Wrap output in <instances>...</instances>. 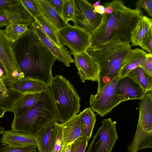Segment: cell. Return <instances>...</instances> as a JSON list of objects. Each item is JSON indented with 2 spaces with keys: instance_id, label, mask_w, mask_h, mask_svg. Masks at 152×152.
I'll return each instance as SVG.
<instances>
[{
  "instance_id": "5bb4252c",
  "label": "cell",
  "mask_w": 152,
  "mask_h": 152,
  "mask_svg": "<svg viewBox=\"0 0 152 152\" xmlns=\"http://www.w3.org/2000/svg\"><path fill=\"white\" fill-rule=\"evenodd\" d=\"M34 18L21 5L11 10H0V28L15 23H24L30 25Z\"/></svg>"
},
{
  "instance_id": "7c38bea8",
  "label": "cell",
  "mask_w": 152,
  "mask_h": 152,
  "mask_svg": "<svg viewBox=\"0 0 152 152\" xmlns=\"http://www.w3.org/2000/svg\"><path fill=\"white\" fill-rule=\"evenodd\" d=\"M59 124L57 121H52L37 133L35 137L38 152H53Z\"/></svg>"
},
{
  "instance_id": "f6af8a7d",
  "label": "cell",
  "mask_w": 152,
  "mask_h": 152,
  "mask_svg": "<svg viewBox=\"0 0 152 152\" xmlns=\"http://www.w3.org/2000/svg\"><path fill=\"white\" fill-rule=\"evenodd\" d=\"M100 0L96 1L94 4H93V6L94 7H95L100 5Z\"/></svg>"
},
{
  "instance_id": "ffe728a7",
  "label": "cell",
  "mask_w": 152,
  "mask_h": 152,
  "mask_svg": "<svg viewBox=\"0 0 152 152\" xmlns=\"http://www.w3.org/2000/svg\"><path fill=\"white\" fill-rule=\"evenodd\" d=\"M152 33V20L143 16L139 20L132 31L131 41L133 46H140L144 39Z\"/></svg>"
},
{
  "instance_id": "2e32d148",
  "label": "cell",
  "mask_w": 152,
  "mask_h": 152,
  "mask_svg": "<svg viewBox=\"0 0 152 152\" xmlns=\"http://www.w3.org/2000/svg\"><path fill=\"white\" fill-rule=\"evenodd\" d=\"M0 138L7 145L12 146H36V137L27 134L12 131H4Z\"/></svg>"
},
{
  "instance_id": "7402d4cb",
  "label": "cell",
  "mask_w": 152,
  "mask_h": 152,
  "mask_svg": "<svg viewBox=\"0 0 152 152\" xmlns=\"http://www.w3.org/2000/svg\"><path fill=\"white\" fill-rule=\"evenodd\" d=\"M140 100L138 123L152 125V90L146 91Z\"/></svg>"
},
{
  "instance_id": "52a82bcc",
  "label": "cell",
  "mask_w": 152,
  "mask_h": 152,
  "mask_svg": "<svg viewBox=\"0 0 152 152\" xmlns=\"http://www.w3.org/2000/svg\"><path fill=\"white\" fill-rule=\"evenodd\" d=\"M58 40L73 55L86 51L91 45V34L87 30L67 24L58 32Z\"/></svg>"
},
{
  "instance_id": "b9f144b4",
  "label": "cell",
  "mask_w": 152,
  "mask_h": 152,
  "mask_svg": "<svg viewBox=\"0 0 152 152\" xmlns=\"http://www.w3.org/2000/svg\"><path fill=\"white\" fill-rule=\"evenodd\" d=\"M4 131V129L2 127L0 124V134H2ZM6 144L1 141L0 138V150L3 148L7 146Z\"/></svg>"
},
{
  "instance_id": "f1b7e54d",
  "label": "cell",
  "mask_w": 152,
  "mask_h": 152,
  "mask_svg": "<svg viewBox=\"0 0 152 152\" xmlns=\"http://www.w3.org/2000/svg\"><path fill=\"white\" fill-rule=\"evenodd\" d=\"M76 7L75 0H64L62 17L66 24L69 21H73Z\"/></svg>"
},
{
  "instance_id": "83f0119b",
  "label": "cell",
  "mask_w": 152,
  "mask_h": 152,
  "mask_svg": "<svg viewBox=\"0 0 152 152\" xmlns=\"http://www.w3.org/2000/svg\"><path fill=\"white\" fill-rule=\"evenodd\" d=\"M22 95L8 87L6 92L0 91V107L11 112L14 104Z\"/></svg>"
},
{
  "instance_id": "277c9868",
  "label": "cell",
  "mask_w": 152,
  "mask_h": 152,
  "mask_svg": "<svg viewBox=\"0 0 152 152\" xmlns=\"http://www.w3.org/2000/svg\"><path fill=\"white\" fill-rule=\"evenodd\" d=\"M56 117L55 106L48 87L40 99L25 114L14 118L11 125V130L35 137L44 127L51 122L56 121Z\"/></svg>"
},
{
  "instance_id": "d6a6232c",
  "label": "cell",
  "mask_w": 152,
  "mask_h": 152,
  "mask_svg": "<svg viewBox=\"0 0 152 152\" xmlns=\"http://www.w3.org/2000/svg\"><path fill=\"white\" fill-rule=\"evenodd\" d=\"M21 6L20 0H0V10H11Z\"/></svg>"
},
{
  "instance_id": "30bf717a",
  "label": "cell",
  "mask_w": 152,
  "mask_h": 152,
  "mask_svg": "<svg viewBox=\"0 0 152 152\" xmlns=\"http://www.w3.org/2000/svg\"><path fill=\"white\" fill-rule=\"evenodd\" d=\"M77 74L83 83L86 80L97 81L99 67L97 63L86 52L73 55Z\"/></svg>"
},
{
  "instance_id": "8fae6325",
  "label": "cell",
  "mask_w": 152,
  "mask_h": 152,
  "mask_svg": "<svg viewBox=\"0 0 152 152\" xmlns=\"http://www.w3.org/2000/svg\"><path fill=\"white\" fill-rule=\"evenodd\" d=\"M30 26L44 45L52 54L58 60L68 67L74 62L69 52L64 46L60 47L48 37L43 32L36 21Z\"/></svg>"
},
{
  "instance_id": "ab89813d",
  "label": "cell",
  "mask_w": 152,
  "mask_h": 152,
  "mask_svg": "<svg viewBox=\"0 0 152 152\" xmlns=\"http://www.w3.org/2000/svg\"><path fill=\"white\" fill-rule=\"evenodd\" d=\"M7 75L6 70L0 61V79L7 80Z\"/></svg>"
},
{
  "instance_id": "f546056e",
  "label": "cell",
  "mask_w": 152,
  "mask_h": 152,
  "mask_svg": "<svg viewBox=\"0 0 152 152\" xmlns=\"http://www.w3.org/2000/svg\"><path fill=\"white\" fill-rule=\"evenodd\" d=\"M21 5L34 18L41 14L36 0H20Z\"/></svg>"
},
{
  "instance_id": "7a4b0ae2",
  "label": "cell",
  "mask_w": 152,
  "mask_h": 152,
  "mask_svg": "<svg viewBox=\"0 0 152 152\" xmlns=\"http://www.w3.org/2000/svg\"><path fill=\"white\" fill-rule=\"evenodd\" d=\"M103 5L105 13L101 16L98 27L91 34V45L102 44L115 36L130 43L132 31L143 16L142 10L132 9L120 0L106 2Z\"/></svg>"
},
{
  "instance_id": "ba28073f",
  "label": "cell",
  "mask_w": 152,
  "mask_h": 152,
  "mask_svg": "<svg viewBox=\"0 0 152 152\" xmlns=\"http://www.w3.org/2000/svg\"><path fill=\"white\" fill-rule=\"evenodd\" d=\"M101 123L87 152H111L118 139L115 124L111 118L104 119Z\"/></svg>"
},
{
  "instance_id": "ac0fdd59",
  "label": "cell",
  "mask_w": 152,
  "mask_h": 152,
  "mask_svg": "<svg viewBox=\"0 0 152 152\" xmlns=\"http://www.w3.org/2000/svg\"><path fill=\"white\" fill-rule=\"evenodd\" d=\"M75 1L85 20L88 31L91 34L100 24L101 16L94 12V7L87 0H76Z\"/></svg>"
},
{
  "instance_id": "e575fe53",
  "label": "cell",
  "mask_w": 152,
  "mask_h": 152,
  "mask_svg": "<svg viewBox=\"0 0 152 152\" xmlns=\"http://www.w3.org/2000/svg\"><path fill=\"white\" fill-rule=\"evenodd\" d=\"M62 124H59L56 143L52 152H61L63 148L62 143Z\"/></svg>"
},
{
  "instance_id": "1f68e13d",
  "label": "cell",
  "mask_w": 152,
  "mask_h": 152,
  "mask_svg": "<svg viewBox=\"0 0 152 152\" xmlns=\"http://www.w3.org/2000/svg\"><path fill=\"white\" fill-rule=\"evenodd\" d=\"M36 146H12L7 145L0 150V152H37Z\"/></svg>"
},
{
  "instance_id": "4fadbf2b",
  "label": "cell",
  "mask_w": 152,
  "mask_h": 152,
  "mask_svg": "<svg viewBox=\"0 0 152 152\" xmlns=\"http://www.w3.org/2000/svg\"><path fill=\"white\" fill-rule=\"evenodd\" d=\"M115 92L122 96L125 101L132 99H141L145 92L133 80L125 76L118 80L115 88Z\"/></svg>"
},
{
  "instance_id": "cb8c5ba5",
  "label": "cell",
  "mask_w": 152,
  "mask_h": 152,
  "mask_svg": "<svg viewBox=\"0 0 152 152\" xmlns=\"http://www.w3.org/2000/svg\"><path fill=\"white\" fill-rule=\"evenodd\" d=\"M79 114L83 135L89 140L91 137L96 121L95 115L90 107L85 108Z\"/></svg>"
},
{
  "instance_id": "9c48e42d",
  "label": "cell",
  "mask_w": 152,
  "mask_h": 152,
  "mask_svg": "<svg viewBox=\"0 0 152 152\" xmlns=\"http://www.w3.org/2000/svg\"><path fill=\"white\" fill-rule=\"evenodd\" d=\"M0 61L7 72V82L14 83L24 78L14 53L12 43L6 37L4 30L0 29Z\"/></svg>"
},
{
  "instance_id": "74e56055",
  "label": "cell",
  "mask_w": 152,
  "mask_h": 152,
  "mask_svg": "<svg viewBox=\"0 0 152 152\" xmlns=\"http://www.w3.org/2000/svg\"><path fill=\"white\" fill-rule=\"evenodd\" d=\"M140 46L143 49L147 51L149 53L152 54V33L144 39Z\"/></svg>"
},
{
  "instance_id": "d590c367",
  "label": "cell",
  "mask_w": 152,
  "mask_h": 152,
  "mask_svg": "<svg viewBox=\"0 0 152 152\" xmlns=\"http://www.w3.org/2000/svg\"><path fill=\"white\" fill-rule=\"evenodd\" d=\"M139 66L148 74L152 75V54L147 53L146 58Z\"/></svg>"
},
{
  "instance_id": "8992f818",
  "label": "cell",
  "mask_w": 152,
  "mask_h": 152,
  "mask_svg": "<svg viewBox=\"0 0 152 152\" xmlns=\"http://www.w3.org/2000/svg\"><path fill=\"white\" fill-rule=\"evenodd\" d=\"M119 75L105 85L95 95L90 97V108L103 116L110 113L112 110L123 102L125 101L121 95L117 94L115 88L120 78Z\"/></svg>"
},
{
  "instance_id": "484cf974",
  "label": "cell",
  "mask_w": 152,
  "mask_h": 152,
  "mask_svg": "<svg viewBox=\"0 0 152 152\" xmlns=\"http://www.w3.org/2000/svg\"><path fill=\"white\" fill-rule=\"evenodd\" d=\"M29 27L28 25L24 23H11L6 26L4 30V34L12 44L28 31Z\"/></svg>"
},
{
  "instance_id": "d6986e66",
  "label": "cell",
  "mask_w": 152,
  "mask_h": 152,
  "mask_svg": "<svg viewBox=\"0 0 152 152\" xmlns=\"http://www.w3.org/2000/svg\"><path fill=\"white\" fill-rule=\"evenodd\" d=\"M45 90L37 93L22 94L12 110L14 118H19L25 114L40 99Z\"/></svg>"
},
{
  "instance_id": "e0dca14e",
  "label": "cell",
  "mask_w": 152,
  "mask_h": 152,
  "mask_svg": "<svg viewBox=\"0 0 152 152\" xmlns=\"http://www.w3.org/2000/svg\"><path fill=\"white\" fill-rule=\"evenodd\" d=\"M6 81L9 88L21 94L42 92L48 88L42 83L28 78L24 77L14 83Z\"/></svg>"
},
{
  "instance_id": "4316f807",
  "label": "cell",
  "mask_w": 152,
  "mask_h": 152,
  "mask_svg": "<svg viewBox=\"0 0 152 152\" xmlns=\"http://www.w3.org/2000/svg\"><path fill=\"white\" fill-rule=\"evenodd\" d=\"M37 23L44 33L58 46L63 45L59 42L58 36V30L50 23L47 21L42 15L34 20Z\"/></svg>"
},
{
  "instance_id": "4dcf8cb0",
  "label": "cell",
  "mask_w": 152,
  "mask_h": 152,
  "mask_svg": "<svg viewBox=\"0 0 152 152\" xmlns=\"http://www.w3.org/2000/svg\"><path fill=\"white\" fill-rule=\"evenodd\" d=\"M88 141L84 136L79 137L71 144V152H85Z\"/></svg>"
},
{
  "instance_id": "60d3db41",
  "label": "cell",
  "mask_w": 152,
  "mask_h": 152,
  "mask_svg": "<svg viewBox=\"0 0 152 152\" xmlns=\"http://www.w3.org/2000/svg\"><path fill=\"white\" fill-rule=\"evenodd\" d=\"M8 90V87L5 80L0 79V91L6 92Z\"/></svg>"
},
{
  "instance_id": "5b68a950",
  "label": "cell",
  "mask_w": 152,
  "mask_h": 152,
  "mask_svg": "<svg viewBox=\"0 0 152 152\" xmlns=\"http://www.w3.org/2000/svg\"><path fill=\"white\" fill-rule=\"evenodd\" d=\"M49 87L56 111V121L63 124L80 112V99L68 80L61 75H56Z\"/></svg>"
},
{
  "instance_id": "f35d334b",
  "label": "cell",
  "mask_w": 152,
  "mask_h": 152,
  "mask_svg": "<svg viewBox=\"0 0 152 152\" xmlns=\"http://www.w3.org/2000/svg\"><path fill=\"white\" fill-rule=\"evenodd\" d=\"M105 7L103 5H99L94 7L93 10V12L95 13H97L102 16L105 13Z\"/></svg>"
},
{
  "instance_id": "d4e9b609",
  "label": "cell",
  "mask_w": 152,
  "mask_h": 152,
  "mask_svg": "<svg viewBox=\"0 0 152 152\" xmlns=\"http://www.w3.org/2000/svg\"><path fill=\"white\" fill-rule=\"evenodd\" d=\"M132 79L146 92L152 90V75L140 66L129 72L126 76Z\"/></svg>"
},
{
  "instance_id": "44dd1931",
  "label": "cell",
  "mask_w": 152,
  "mask_h": 152,
  "mask_svg": "<svg viewBox=\"0 0 152 152\" xmlns=\"http://www.w3.org/2000/svg\"><path fill=\"white\" fill-rule=\"evenodd\" d=\"M147 54L139 48L132 49L124 61L119 74L120 77L125 76L130 71L139 66L146 58Z\"/></svg>"
},
{
  "instance_id": "8d00e7d4",
  "label": "cell",
  "mask_w": 152,
  "mask_h": 152,
  "mask_svg": "<svg viewBox=\"0 0 152 152\" xmlns=\"http://www.w3.org/2000/svg\"><path fill=\"white\" fill-rule=\"evenodd\" d=\"M45 0L62 17L64 0Z\"/></svg>"
},
{
  "instance_id": "9a60e30c",
  "label": "cell",
  "mask_w": 152,
  "mask_h": 152,
  "mask_svg": "<svg viewBox=\"0 0 152 152\" xmlns=\"http://www.w3.org/2000/svg\"><path fill=\"white\" fill-rule=\"evenodd\" d=\"M62 124L61 141L63 147L71 145L76 139L84 136L79 114Z\"/></svg>"
},
{
  "instance_id": "6da1fadb",
  "label": "cell",
  "mask_w": 152,
  "mask_h": 152,
  "mask_svg": "<svg viewBox=\"0 0 152 152\" xmlns=\"http://www.w3.org/2000/svg\"><path fill=\"white\" fill-rule=\"evenodd\" d=\"M12 47L24 77L38 81L49 87L53 77L52 67L57 60L31 26L28 31L12 44Z\"/></svg>"
},
{
  "instance_id": "836d02e7",
  "label": "cell",
  "mask_w": 152,
  "mask_h": 152,
  "mask_svg": "<svg viewBox=\"0 0 152 152\" xmlns=\"http://www.w3.org/2000/svg\"><path fill=\"white\" fill-rule=\"evenodd\" d=\"M136 9L143 8L150 16L152 17V0H140L135 4Z\"/></svg>"
},
{
  "instance_id": "3957f363",
  "label": "cell",
  "mask_w": 152,
  "mask_h": 152,
  "mask_svg": "<svg viewBox=\"0 0 152 152\" xmlns=\"http://www.w3.org/2000/svg\"><path fill=\"white\" fill-rule=\"evenodd\" d=\"M130 43L115 36L102 44L91 45L87 53L98 64L97 92L119 75L124 61L132 50Z\"/></svg>"
},
{
  "instance_id": "7bdbcfd3",
  "label": "cell",
  "mask_w": 152,
  "mask_h": 152,
  "mask_svg": "<svg viewBox=\"0 0 152 152\" xmlns=\"http://www.w3.org/2000/svg\"><path fill=\"white\" fill-rule=\"evenodd\" d=\"M71 145L64 146L61 152H71Z\"/></svg>"
},
{
  "instance_id": "ee69618b",
  "label": "cell",
  "mask_w": 152,
  "mask_h": 152,
  "mask_svg": "<svg viewBox=\"0 0 152 152\" xmlns=\"http://www.w3.org/2000/svg\"><path fill=\"white\" fill-rule=\"evenodd\" d=\"M7 111L5 108L0 107V118L3 117L5 113Z\"/></svg>"
},
{
  "instance_id": "603a6c76",
  "label": "cell",
  "mask_w": 152,
  "mask_h": 152,
  "mask_svg": "<svg viewBox=\"0 0 152 152\" xmlns=\"http://www.w3.org/2000/svg\"><path fill=\"white\" fill-rule=\"evenodd\" d=\"M41 13L45 18L53 25L58 31L65 27L66 24L62 17L45 0H36Z\"/></svg>"
}]
</instances>
